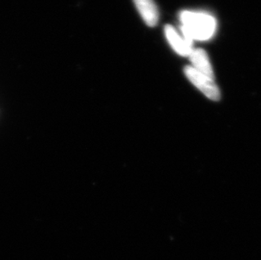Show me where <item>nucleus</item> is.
Instances as JSON below:
<instances>
[{
    "label": "nucleus",
    "mask_w": 261,
    "mask_h": 260,
    "mask_svg": "<svg viewBox=\"0 0 261 260\" xmlns=\"http://www.w3.org/2000/svg\"><path fill=\"white\" fill-rule=\"evenodd\" d=\"M165 34L171 46L179 55L189 56L193 50V42L180 37L174 27L171 25L165 27Z\"/></svg>",
    "instance_id": "nucleus-3"
},
{
    "label": "nucleus",
    "mask_w": 261,
    "mask_h": 260,
    "mask_svg": "<svg viewBox=\"0 0 261 260\" xmlns=\"http://www.w3.org/2000/svg\"><path fill=\"white\" fill-rule=\"evenodd\" d=\"M139 13L146 25L153 27L159 20L158 7L153 0H134Z\"/></svg>",
    "instance_id": "nucleus-4"
},
{
    "label": "nucleus",
    "mask_w": 261,
    "mask_h": 260,
    "mask_svg": "<svg viewBox=\"0 0 261 260\" xmlns=\"http://www.w3.org/2000/svg\"><path fill=\"white\" fill-rule=\"evenodd\" d=\"M189 57L194 69H196L201 74L214 80V73H213L212 64L210 62L209 57L204 50L201 48L193 49Z\"/></svg>",
    "instance_id": "nucleus-5"
},
{
    "label": "nucleus",
    "mask_w": 261,
    "mask_h": 260,
    "mask_svg": "<svg viewBox=\"0 0 261 260\" xmlns=\"http://www.w3.org/2000/svg\"><path fill=\"white\" fill-rule=\"evenodd\" d=\"M180 20L184 37L191 42L194 40L205 41L212 38L217 28L216 19L205 13L182 11Z\"/></svg>",
    "instance_id": "nucleus-1"
},
{
    "label": "nucleus",
    "mask_w": 261,
    "mask_h": 260,
    "mask_svg": "<svg viewBox=\"0 0 261 260\" xmlns=\"http://www.w3.org/2000/svg\"><path fill=\"white\" fill-rule=\"evenodd\" d=\"M185 74L190 82L196 86L208 98L213 101H218L221 97L219 88L214 82V80L201 74L191 66L185 68Z\"/></svg>",
    "instance_id": "nucleus-2"
}]
</instances>
